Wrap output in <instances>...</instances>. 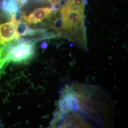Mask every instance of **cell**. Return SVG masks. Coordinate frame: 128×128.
<instances>
[{
    "mask_svg": "<svg viewBox=\"0 0 128 128\" xmlns=\"http://www.w3.org/2000/svg\"><path fill=\"white\" fill-rule=\"evenodd\" d=\"M78 100L80 112L89 119L104 125L110 115V103L102 90L93 86L72 85Z\"/></svg>",
    "mask_w": 128,
    "mask_h": 128,
    "instance_id": "6da1fadb",
    "label": "cell"
},
{
    "mask_svg": "<svg viewBox=\"0 0 128 128\" xmlns=\"http://www.w3.org/2000/svg\"><path fill=\"white\" fill-rule=\"evenodd\" d=\"M35 42L24 41L14 48L7 58V61L19 64L27 63L33 58L35 54Z\"/></svg>",
    "mask_w": 128,
    "mask_h": 128,
    "instance_id": "7a4b0ae2",
    "label": "cell"
},
{
    "mask_svg": "<svg viewBox=\"0 0 128 128\" xmlns=\"http://www.w3.org/2000/svg\"><path fill=\"white\" fill-rule=\"evenodd\" d=\"M51 13L50 8H38L28 15L23 12L22 19L28 24H35L41 22L44 19L48 18Z\"/></svg>",
    "mask_w": 128,
    "mask_h": 128,
    "instance_id": "3957f363",
    "label": "cell"
},
{
    "mask_svg": "<svg viewBox=\"0 0 128 128\" xmlns=\"http://www.w3.org/2000/svg\"><path fill=\"white\" fill-rule=\"evenodd\" d=\"M20 37L16 31L15 25L12 22L0 25V42H7L14 39H18Z\"/></svg>",
    "mask_w": 128,
    "mask_h": 128,
    "instance_id": "277c9868",
    "label": "cell"
},
{
    "mask_svg": "<svg viewBox=\"0 0 128 128\" xmlns=\"http://www.w3.org/2000/svg\"><path fill=\"white\" fill-rule=\"evenodd\" d=\"M16 28L20 37L34 36L37 32V30L29 27L27 23L22 21L18 23L16 26Z\"/></svg>",
    "mask_w": 128,
    "mask_h": 128,
    "instance_id": "5b68a950",
    "label": "cell"
},
{
    "mask_svg": "<svg viewBox=\"0 0 128 128\" xmlns=\"http://www.w3.org/2000/svg\"><path fill=\"white\" fill-rule=\"evenodd\" d=\"M10 0L12 1L17 5L19 9L21 7H22L28 1V0Z\"/></svg>",
    "mask_w": 128,
    "mask_h": 128,
    "instance_id": "8992f818",
    "label": "cell"
},
{
    "mask_svg": "<svg viewBox=\"0 0 128 128\" xmlns=\"http://www.w3.org/2000/svg\"><path fill=\"white\" fill-rule=\"evenodd\" d=\"M50 2L51 5L60 4L61 0H49Z\"/></svg>",
    "mask_w": 128,
    "mask_h": 128,
    "instance_id": "52a82bcc",
    "label": "cell"
},
{
    "mask_svg": "<svg viewBox=\"0 0 128 128\" xmlns=\"http://www.w3.org/2000/svg\"><path fill=\"white\" fill-rule=\"evenodd\" d=\"M48 45L46 42H43L41 44V47L43 49H45L47 47Z\"/></svg>",
    "mask_w": 128,
    "mask_h": 128,
    "instance_id": "ba28073f",
    "label": "cell"
},
{
    "mask_svg": "<svg viewBox=\"0 0 128 128\" xmlns=\"http://www.w3.org/2000/svg\"><path fill=\"white\" fill-rule=\"evenodd\" d=\"M4 2V0H0V6L2 5Z\"/></svg>",
    "mask_w": 128,
    "mask_h": 128,
    "instance_id": "9c48e42d",
    "label": "cell"
},
{
    "mask_svg": "<svg viewBox=\"0 0 128 128\" xmlns=\"http://www.w3.org/2000/svg\"><path fill=\"white\" fill-rule=\"evenodd\" d=\"M1 68V67H0V69Z\"/></svg>",
    "mask_w": 128,
    "mask_h": 128,
    "instance_id": "30bf717a",
    "label": "cell"
}]
</instances>
